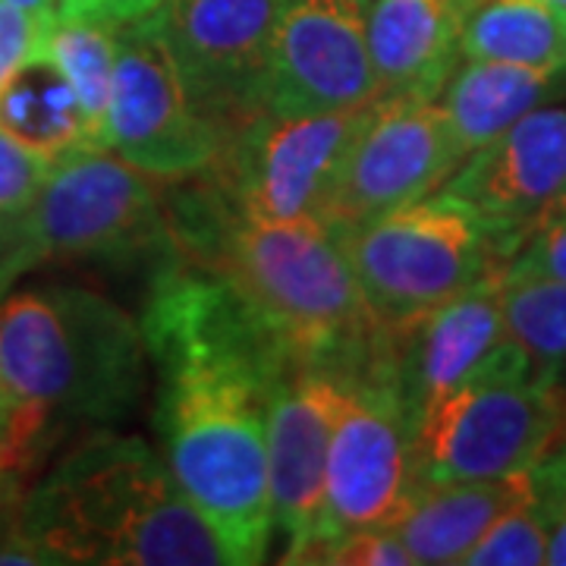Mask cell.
Segmentation results:
<instances>
[{
    "label": "cell",
    "mask_w": 566,
    "mask_h": 566,
    "mask_svg": "<svg viewBox=\"0 0 566 566\" xmlns=\"http://www.w3.org/2000/svg\"><path fill=\"white\" fill-rule=\"evenodd\" d=\"M0 129L51 164L82 145H98L73 85L44 48L0 88Z\"/></svg>",
    "instance_id": "cell-21"
},
{
    "label": "cell",
    "mask_w": 566,
    "mask_h": 566,
    "mask_svg": "<svg viewBox=\"0 0 566 566\" xmlns=\"http://www.w3.org/2000/svg\"><path fill=\"white\" fill-rule=\"evenodd\" d=\"M501 274L409 322L385 327L381 378L400 390L409 412L488 371L532 368L523 346L506 331Z\"/></svg>",
    "instance_id": "cell-14"
},
{
    "label": "cell",
    "mask_w": 566,
    "mask_h": 566,
    "mask_svg": "<svg viewBox=\"0 0 566 566\" xmlns=\"http://www.w3.org/2000/svg\"><path fill=\"white\" fill-rule=\"evenodd\" d=\"M7 3H13V7H20L25 13H32L35 20L44 22H54L57 13H61V3L57 0H7Z\"/></svg>",
    "instance_id": "cell-33"
},
{
    "label": "cell",
    "mask_w": 566,
    "mask_h": 566,
    "mask_svg": "<svg viewBox=\"0 0 566 566\" xmlns=\"http://www.w3.org/2000/svg\"><path fill=\"white\" fill-rule=\"evenodd\" d=\"M463 61L566 73V7L557 0H469L460 10Z\"/></svg>",
    "instance_id": "cell-20"
},
{
    "label": "cell",
    "mask_w": 566,
    "mask_h": 566,
    "mask_svg": "<svg viewBox=\"0 0 566 566\" xmlns=\"http://www.w3.org/2000/svg\"><path fill=\"white\" fill-rule=\"evenodd\" d=\"M51 174V161L25 148L7 129H0V208L22 214L35 202L39 189Z\"/></svg>",
    "instance_id": "cell-26"
},
{
    "label": "cell",
    "mask_w": 566,
    "mask_h": 566,
    "mask_svg": "<svg viewBox=\"0 0 566 566\" xmlns=\"http://www.w3.org/2000/svg\"><path fill=\"white\" fill-rule=\"evenodd\" d=\"M44 564L230 566L164 457L139 434L98 428L20 504Z\"/></svg>",
    "instance_id": "cell-3"
},
{
    "label": "cell",
    "mask_w": 566,
    "mask_h": 566,
    "mask_svg": "<svg viewBox=\"0 0 566 566\" xmlns=\"http://www.w3.org/2000/svg\"><path fill=\"white\" fill-rule=\"evenodd\" d=\"M41 48L73 85L85 111V120L95 133V142L102 145L104 114L114 92V70H117V48H120L117 25L80 20V17H57L51 22Z\"/></svg>",
    "instance_id": "cell-23"
},
{
    "label": "cell",
    "mask_w": 566,
    "mask_h": 566,
    "mask_svg": "<svg viewBox=\"0 0 566 566\" xmlns=\"http://www.w3.org/2000/svg\"><path fill=\"white\" fill-rule=\"evenodd\" d=\"M532 497V472L485 482H441L422 485L403 520L394 526L412 564H463L465 554L482 542L506 510Z\"/></svg>",
    "instance_id": "cell-18"
},
{
    "label": "cell",
    "mask_w": 566,
    "mask_h": 566,
    "mask_svg": "<svg viewBox=\"0 0 566 566\" xmlns=\"http://www.w3.org/2000/svg\"><path fill=\"white\" fill-rule=\"evenodd\" d=\"M419 488L412 412L400 390L387 378H356L331 434L322 528L303 564L334 538L394 528Z\"/></svg>",
    "instance_id": "cell-8"
},
{
    "label": "cell",
    "mask_w": 566,
    "mask_h": 566,
    "mask_svg": "<svg viewBox=\"0 0 566 566\" xmlns=\"http://www.w3.org/2000/svg\"><path fill=\"white\" fill-rule=\"evenodd\" d=\"M441 192L469 205L516 245L532 223L566 199V107L545 104L472 151Z\"/></svg>",
    "instance_id": "cell-16"
},
{
    "label": "cell",
    "mask_w": 566,
    "mask_h": 566,
    "mask_svg": "<svg viewBox=\"0 0 566 566\" xmlns=\"http://www.w3.org/2000/svg\"><path fill=\"white\" fill-rule=\"evenodd\" d=\"M286 0H161L148 20L186 95L223 133L262 114L271 41Z\"/></svg>",
    "instance_id": "cell-11"
},
{
    "label": "cell",
    "mask_w": 566,
    "mask_h": 566,
    "mask_svg": "<svg viewBox=\"0 0 566 566\" xmlns=\"http://www.w3.org/2000/svg\"><path fill=\"white\" fill-rule=\"evenodd\" d=\"M20 479L0 469V564H44L39 547L20 532Z\"/></svg>",
    "instance_id": "cell-29"
},
{
    "label": "cell",
    "mask_w": 566,
    "mask_h": 566,
    "mask_svg": "<svg viewBox=\"0 0 566 566\" xmlns=\"http://www.w3.org/2000/svg\"><path fill=\"white\" fill-rule=\"evenodd\" d=\"M566 434L560 390L523 371H488L412 412L422 485L526 472Z\"/></svg>",
    "instance_id": "cell-7"
},
{
    "label": "cell",
    "mask_w": 566,
    "mask_h": 566,
    "mask_svg": "<svg viewBox=\"0 0 566 566\" xmlns=\"http://www.w3.org/2000/svg\"><path fill=\"white\" fill-rule=\"evenodd\" d=\"M506 331L528 356L532 375L566 403V283L501 274Z\"/></svg>",
    "instance_id": "cell-22"
},
{
    "label": "cell",
    "mask_w": 566,
    "mask_h": 566,
    "mask_svg": "<svg viewBox=\"0 0 566 566\" xmlns=\"http://www.w3.org/2000/svg\"><path fill=\"white\" fill-rule=\"evenodd\" d=\"M547 551V510L532 497L506 510L482 542L465 554V566H538Z\"/></svg>",
    "instance_id": "cell-24"
},
{
    "label": "cell",
    "mask_w": 566,
    "mask_h": 566,
    "mask_svg": "<svg viewBox=\"0 0 566 566\" xmlns=\"http://www.w3.org/2000/svg\"><path fill=\"white\" fill-rule=\"evenodd\" d=\"M61 13L57 17H80V20H98V22H123L142 20L148 17L161 0H57Z\"/></svg>",
    "instance_id": "cell-30"
},
{
    "label": "cell",
    "mask_w": 566,
    "mask_h": 566,
    "mask_svg": "<svg viewBox=\"0 0 566 566\" xmlns=\"http://www.w3.org/2000/svg\"><path fill=\"white\" fill-rule=\"evenodd\" d=\"M453 3H457V10H463L465 3H469V0H453Z\"/></svg>",
    "instance_id": "cell-35"
},
{
    "label": "cell",
    "mask_w": 566,
    "mask_h": 566,
    "mask_svg": "<svg viewBox=\"0 0 566 566\" xmlns=\"http://www.w3.org/2000/svg\"><path fill=\"white\" fill-rule=\"evenodd\" d=\"M564 441H566V438H564Z\"/></svg>",
    "instance_id": "cell-38"
},
{
    "label": "cell",
    "mask_w": 566,
    "mask_h": 566,
    "mask_svg": "<svg viewBox=\"0 0 566 566\" xmlns=\"http://www.w3.org/2000/svg\"><path fill=\"white\" fill-rule=\"evenodd\" d=\"M7 422H10V400H7V390L0 381V444H3V434H7Z\"/></svg>",
    "instance_id": "cell-34"
},
{
    "label": "cell",
    "mask_w": 566,
    "mask_h": 566,
    "mask_svg": "<svg viewBox=\"0 0 566 566\" xmlns=\"http://www.w3.org/2000/svg\"><path fill=\"white\" fill-rule=\"evenodd\" d=\"M308 564L327 566H412V554L406 551L394 528H371L356 532L322 545Z\"/></svg>",
    "instance_id": "cell-27"
},
{
    "label": "cell",
    "mask_w": 566,
    "mask_h": 566,
    "mask_svg": "<svg viewBox=\"0 0 566 566\" xmlns=\"http://www.w3.org/2000/svg\"><path fill=\"white\" fill-rule=\"evenodd\" d=\"M504 277H535V281L566 283V199L523 233Z\"/></svg>",
    "instance_id": "cell-25"
},
{
    "label": "cell",
    "mask_w": 566,
    "mask_h": 566,
    "mask_svg": "<svg viewBox=\"0 0 566 566\" xmlns=\"http://www.w3.org/2000/svg\"><path fill=\"white\" fill-rule=\"evenodd\" d=\"M353 381V375L334 368H300L271 394L268 472L283 564H303L308 547L318 542L327 450Z\"/></svg>",
    "instance_id": "cell-15"
},
{
    "label": "cell",
    "mask_w": 566,
    "mask_h": 566,
    "mask_svg": "<svg viewBox=\"0 0 566 566\" xmlns=\"http://www.w3.org/2000/svg\"><path fill=\"white\" fill-rule=\"evenodd\" d=\"M557 3H560V7H566V0H557Z\"/></svg>",
    "instance_id": "cell-37"
},
{
    "label": "cell",
    "mask_w": 566,
    "mask_h": 566,
    "mask_svg": "<svg viewBox=\"0 0 566 566\" xmlns=\"http://www.w3.org/2000/svg\"><path fill=\"white\" fill-rule=\"evenodd\" d=\"M566 92V73L528 70L516 63L460 61L438 104L463 161L497 139L513 123L545 107Z\"/></svg>",
    "instance_id": "cell-19"
},
{
    "label": "cell",
    "mask_w": 566,
    "mask_h": 566,
    "mask_svg": "<svg viewBox=\"0 0 566 566\" xmlns=\"http://www.w3.org/2000/svg\"><path fill=\"white\" fill-rule=\"evenodd\" d=\"M139 318L88 286H29L0 300V381L10 422L0 469L22 475L66 428L126 419L145 394Z\"/></svg>",
    "instance_id": "cell-2"
},
{
    "label": "cell",
    "mask_w": 566,
    "mask_h": 566,
    "mask_svg": "<svg viewBox=\"0 0 566 566\" xmlns=\"http://www.w3.org/2000/svg\"><path fill=\"white\" fill-rule=\"evenodd\" d=\"M117 39L102 145L161 182L205 174L221 155L223 133L186 95L151 20L123 22Z\"/></svg>",
    "instance_id": "cell-10"
},
{
    "label": "cell",
    "mask_w": 566,
    "mask_h": 566,
    "mask_svg": "<svg viewBox=\"0 0 566 566\" xmlns=\"http://www.w3.org/2000/svg\"><path fill=\"white\" fill-rule=\"evenodd\" d=\"M170 252L218 271L293 371L381 378L385 324L324 221H252L221 189L167 202Z\"/></svg>",
    "instance_id": "cell-1"
},
{
    "label": "cell",
    "mask_w": 566,
    "mask_h": 566,
    "mask_svg": "<svg viewBox=\"0 0 566 566\" xmlns=\"http://www.w3.org/2000/svg\"><path fill=\"white\" fill-rule=\"evenodd\" d=\"M378 322L403 324L501 274L513 245L469 205L434 192L334 230Z\"/></svg>",
    "instance_id": "cell-5"
},
{
    "label": "cell",
    "mask_w": 566,
    "mask_h": 566,
    "mask_svg": "<svg viewBox=\"0 0 566 566\" xmlns=\"http://www.w3.org/2000/svg\"><path fill=\"white\" fill-rule=\"evenodd\" d=\"M158 378L164 463L230 566L264 564L274 542L268 403L281 378L240 363L164 365Z\"/></svg>",
    "instance_id": "cell-4"
},
{
    "label": "cell",
    "mask_w": 566,
    "mask_h": 566,
    "mask_svg": "<svg viewBox=\"0 0 566 566\" xmlns=\"http://www.w3.org/2000/svg\"><path fill=\"white\" fill-rule=\"evenodd\" d=\"M378 98L359 0H286L271 41L262 107L274 117L356 111Z\"/></svg>",
    "instance_id": "cell-13"
},
{
    "label": "cell",
    "mask_w": 566,
    "mask_h": 566,
    "mask_svg": "<svg viewBox=\"0 0 566 566\" xmlns=\"http://www.w3.org/2000/svg\"><path fill=\"white\" fill-rule=\"evenodd\" d=\"M161 180L104 145H82L51 164L35 202L22 211L7 283L41 264H120L170 245Z\"/></svg>",
    "instance_id": "cell-6"
},
{
    "label": "cell",
    "mask_w": 566,
    "mask_h": 566,
    "mask_svg": "<svg viewBox=\"0 0 566 566\" xmlns=\"http://www.w3.org/2000/svg\"><path fill=\"white\" fill-rule=\"evenodd\" d=\"M365 35L378 98L438 102L463 61L453 0H371L365 7Z\"/></svg>",
    "instance_id": "cell-17"
},
{
    "label": "cell",
    "mask_w": 566,
    "mask_h": 566,
    "mask_svg": "<svg viewBox=\"0 0 566 566\" xmlns=\"http://www.w3.org/2000/svg\"><path fill=\"white\" fill-rule=\"evenodd\" d=\"M545 564L566 566V504L551 513L547 520V551Z\"/></svg>",
    "instance_id": "cell-32"
},
{
    "label": "cell",
    "mask_w": 566,
    "mask_h": 566,
    "mask_svg": "<svg viewBox=\"0 0 566 566\" xmlns=\"http://www.w3.org/2000/svg\"><path fill=\"white\" fill-rule=\"evenodd\" d=\"M48 29L51 22L35 20L32 13L0 0V88L44 44Z\"/></svg>",
    "instance_id": "cell-28"
},
{
    "label": "cell",
    "mask_w": 566,
    "mask_h": 566,
    "mask_svg": "<svg viewBox=\"0 0 566 566\" xmlns=\"http://www.w3.org/2000/svg\"><path fill=\"white\" fill-rule=\"evenodd\" d=\"M363 111L308 117L262 111L227 133L218 161L199 177H208L233 211L252 221H322L331 182Z\"/></svg>",
    "instance_id": "cell-9"
},
{
    "label": "cell",
    "mask_w": 566,
    "mask_h": 566,
    "mask_svg": "<svg viewBox=\"0 0 566 566\" xmlns=\"http://www.w3.org/2000/svg\"><path fill=\"white\" fill-rule=\"evenodd\" d=\"M359 3H363V7H368V3H371V0H359Z\"/></svg>",
    "instance_id": "cell-36"
},
{
    "label": "cell",
    "mask_w": 566,
    "mask_h": 566,
    "mask_svg": "<svg viewBox=\"0 0 566 566\" xmlns=\"http://www.w3.org/2000/svg\"><path fill=\"white\" fill-rule=\"evenodd\" d=\"M463 164L444 111L424 98H375L346 142L322 221L331 230L441 192Z\"/></svg>",
    "instance_id": "cell-12"
},
{
    "label": "cell",
    "mask_w": 566,
    "mask_h": 566,
    "mask_svg": "<svg viewBox=\"0 0 566 566\" xmlns=\"http://www.w3.org/2000/svg\"><path fill=\"white\" fill-rule=\"evenodd\" d=\"M20 218L17 211H3L0 208V300L10 293V283H7V262L17 249V240H20Z\"/></svg>",
    "instance_id": "cell-31"
}]
</instances>
